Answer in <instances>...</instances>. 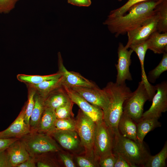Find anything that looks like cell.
I'll use <instances>...</instances> for the list:
<instances>
[{"instance_id": "3", "label": "cell", "mask_w": 167, "mask_h": 167, "mask_svg": "<svg viewBox=\"0 0 167 167\" xmlns=\"http://www.w3.org/2000/svg\"><path fill=\"white\" fill-rule=\"evenodd\" d=\"M113 152L125 158L135 167H143L151 155L143 142L124 137L119 132L115 134Z\"/></svg>"}, {"instance_id": "5", "label": "cell", "mask_w": 167, "mask_h": 167, "mask_svg": "<svg viewBox=\"0 0 167 167\" xmlns=\"http://www.w3.org/2000/svg\"><path fill=\"white\" fill-rule=\"evenodd\" d=\"M149 100L148 92L141 80L136 90L132 92L125 101L123 112L137 123L142 117L144 104Z\"/></svg>"}, {"instance_id": "19", "label": "cell", "mask_w": 167, "mask_h": 167, "mask_svg": "<svg viewBox=\"0 0 167 167\" xmlns=\"http://www.w3.org/2000/svg\"><path fill=\"white\" fill-rule=\"evenodd\" d=\"M148 49L155 54L167 52V32L160 33L156 31L147 39Z\"/></svg>"}, {"instance_id": "1", "label": "cell", "mask_w": 167, "mask_h": 167, "mask_svg": "<svg viewBox=\"0 0 167 167\" xmlns=\"http://www.w3.org/2000/svg\"><path fill=\"white\" fill-rule=\"evenodd\" d=\"M160 0H147L137 3L131 7L128 13L116 17L108 16L103 23L116 37L140 26L155 12V8Z\"/></svg>"}, {"instance_id": "26", "label": "cell", "mask_w": 167, "mask_h": 167, "mask_svg": "<svg viewBox=\"0 0 167 167\" xmlns=\"http://www.w3.org/2000/svg\"><path fill=\"white\" fill-rule=\"evenodd\" d=\"M61 76L58 72L48 75H30L19 74L17 78L19 81L27 84L28 85H36L44 81L58 78Z\"/></svg>"}, {"instance_id": "43", "label": "cell", "mask_w": 167, "mask_h": 167, "mask_svg": "<svg viewBox=\"0 0 167 167\" xmlns=\"http://www.w3.org/2000/svg\"><path fill=\"white\" fill-rule=\"evenodd\" d=\"M117 0L119 2H121L122 1V0Z\"/></svg>"}, {"instance_id": "24", "label": "cell", "mask_w": 167, "mask_h": 167, "mask_svg": "<svg viewBox=\"0 0 167 167\" xmlns=\"http://www.w3.org/2000/svg\"><path fill=\"white\" fill-rule=\"evenodd\" d=\"M57 119L55 110L45 107L36 132L43 133H48L53 127Z\"/></svg>"}, {"instance_id": "40", "label": "cell", "mask_w": 167, "mask_h": 167, "mask_svg": "<svg viewBox=\"0 0 167 167\" xmlns=\"http://www.w3.org/2000/svg\"><path fill=\"white\" fill-rule=\"evenodd\" d=\"M68 3L79 6H89L91 4L90 0H67Z\"/></svg>"}, {"instance_id": "13", "label": "cell", "mask_w": 167, "mask_h": 167, "mask_svg": "<svg viewBox=\"0 0 167 167\" xmlns=\"http://www.w3.org/2000/svg\"><path fill=\"white\" fill-rule=\"evenodd\" d=\"M63 87L71 101L96 124L103 121V111L101 108L91 104L72 88Z\"/></svg>"}, {"instance_id": "6", "label": "cell", "mask_w": 167, "mask_h": 167, "mask_svg": "<svg viewBox=\"0 0 167 167\" xmlns=\"http://www.w3.org/2000/svg\"><path fill=\"white\" fill-rule=\"evenodd\" d=\"M75 119V131L85 151H93L96 124L80 109Z\"/></svg>"}, {"instance_id": "37", "label": "cell", "mask_w": 167, "mask_h": 167, "mask_svg": "<svg viewBox=\"0 0 167 167\" xmlns=\"http://www.w3.org/2000/svg\"><path fill=\"white\" fill-rule=\"evenodd\" d=\"M115 154L116 156L117 159L114 167H135L122 156L118 155Z\"/></svg>"}, {"instance_id": "18", "label": "cell", "mask_w": 167, "mask_h": 167, "mask_svg": "<svg viewBox=\"0 0 167 167\" xmlns=\"http://www.w3.org/2000/svg\"><path fill=\"white\" fill-rule=\"evenodd\" d=\"M118 128L119 133L122 136L137 140L136 123L123 112L119 120Z\"/></svg>"}, {"instance_id": "9", "label": "cell", "mask_w": 167, "mask_h": 167, "mask_svg": "<svg viewBox=\"0 0 167 167\" xmlns=\"http://www.w3.org/2000/svg\"><path fill=\"white\" fill-rule=\"evenodd\" d=\"M156 93L149 109L143 113L142 118H158L167 111V81H164L155 86Z\"/></svg>"}, {"instance_id": "8", "label": "cell", "mask_w": 167, "mask_h": 167, "mask_svg": "<svg viewBox=\"0 0 167 167\" xmlns=\"http://www.w3.org/2000/svg\"><path fill=\"white\" fill-rule=\"evenodd\" d=\"M48 134L53 137L61 146L74 156L85 152L76 131H56Z\"/></svg>"}, {"instance_id": "15", "label": "cell", "mask_w": 167, "mask_h": 167, "mask_svg": "<svg viewBox=\"0 0 167 167\" xmlns=\"http://www.w3.org/2000/svg\"><path fill=\"white\" fill-rule=\"evenodd\" d=\"M26 104L14 122L6 129L0 131V138H22L31 132L29 125L24 121Z\"/></svg>"}, {"instance_id": "31", "label": "cell", "mask_w": 167, "mask_h": 167, "mask_svg": "<svg viewBox=\"0 0 167 167\" xmlns=\"http://www.w3.org/2000/svg\"><path fill=\"white\" fill-rule=\"evenodd\" d=\"M74 103L71 100L66 103L56 108L55 109V113L57 119L74 118V114L72 111Z\"/></svg>"}, {"instance_id": "38", "label": "cell", "mask_w": 167, "mask_h": 167, "mask_svg": "<svg viewBox=\"0 0 167 167\" xmlns=\"http://www.w3.org/2000/svg\"><path fill=\"white\" fill-rule=\"evenodd\" d=\"M19 139L17 138H0V152L6 150L11 144Z\"/></svg>"}, {"instance_id": "22", "label": "cell", "mask_w": 167, "mask_h": 167, "mask_svg": "<svg viewBox=\"0 0 167 167\" xmlns=\"http://www.w3.org/2000/svg\"><path fill=\"white\" fill-rule=\"evenodd\" d=\"M158 118L141 119L136 123L137 139L138 141L142 142L146 135L154 129L161 126Z\"/></svg>"}, {"instance_id": "39", "label": "cell", "mask_w": 167, "mask_h": 167, "mask_svg": "<svg viewBox=\"0 0 167 167\" xmlns=\"http://www.w3.org/2000/svg\"><path fill=\"white\" fill-rule=\"evenodd\" d=\"M0 167H12L6 150L0 152Z\"/></svg>"}, {"instance_id": "36", "label": "cell", "mask_w": 167, "mask_h": 167, "mask_svg": "<svg viewBox=\"0 0 167 167\" xmlns=\"http://www.w3.org/2000/svg\"><path fill=\"white\" fill-rule=\"evenodd\" d=\"M19 0H0V14H7L15 7Z\"/></svg>"}, {"instance_id": "12", "label": "cell", "mask_w": 167, "mask_h": 167, "mask_svg": "<svg viewBox=\"0 0 167 167\" xmlns=\"http://www.w3.org/2000/svg\"><path fill=\"white\" fill-rule=\"evenodd\" d=\"M128 49L122 43H119L118 63L115 65L117 71L115 83L118 84L125 83L126 80H132L129 67L131 63V56L133 51L131 49Z\"/></svg>"}, {"instance_id": "25", "label": "cell", "mask_w": 167, "mask_h": 167, "mask_svg": "<svg viewBox=\"0 0 167 167\" xmlns=\"http://www.w3.org/2000/svg\"><path fill=\"white\" fill-rule=\"evenodd\" d=\"M74 156L76 166L78 167H100L98 158L95 154L93 150L91 152L85 151L82 153Z\"/></svg>"}, {"instance_id": "7", "label": "cell", "mask_w": 167, "mask_h": 167, "mask_svg": "<svg viewBox=\"0 0 167 167\" xmlns=\"http://www.w3.org/2000/svg\"><path fill=\"white\" fill-rule=\"evenodd\" d=\"M115 133L103 120L96 124L93 148V151L98 158L113 152Z\"/></svg>"}, {"instance_id": "41", "label": "cell", "mask_w": 167, "mask_h": 167, "mask_svg": "<svg viewBox=\"0 0 167 167\" xmlns=\"http://www.w3.org/2000/svg\"><path fill=\"white\" fill-rule=\"evenodd\" d=\"M36 163L35 158L30 156L27 160L19 164L16 167H35L36 166Z\"/></svg>"}, {"instance_id": "20", "label": "cell", "mask_w": 167, "mask_h": 167, "mask_svg": "<svg viewBox=\"0 0 167 167\" xmlns=\"http://www.w3.org/2000/svg\"><path fill=\"white\" fill-rule=\"evenodd\" d=\"M71 100L62 86L52 92L45 99L44 105L45 107L55 110Z\"/></svg>"}, {"instance_id": "32", "label": "cell", "mask_w": 167, "mask_h": 167, "mask_svg": "<svg viewBox=\"0 0 167 167\" xmlns=\"http://www.w3.org/2000/svg\"><path fill=\"white\" fill-rule=\"evenodd\" d=\"M36 93L35 90L32 88L30 87L28 90V100L26 103L24 118L25 123L29 125L30 118L34 106V96Z\"/></svg>"}, {"instance_id": "33", "label": "cell", "mask_w": 167, "mask_h": 167, "mask_svg": "<svg viewBox=\"0 0 167 167\" xmlns=\"http://www.w3.org/2000/svg\"><path fill=\"white\" fill-rule=\"evenodd\" d=\"M146 0H128L121 7L111 11L108 16L116 17L122 15L126 14L129 8L134 5Z\"/></svg>"}, {"instance_id": "21", "label": "cell", "mask_w": 167, "mask_h": 167, "mask_svg": "<svg viewBox=\"0 0 167 167\" xmlns=\"http://www.w3.org/2000/svg\"><path fill=\"white\" fill-rule=\"evenodd\" d=\"M28 85L45 99L52 92L62 87V76L59 78L45 81L36 85Z\"/></svg>"}, {"instance_id": "30", "label": "cell", "mask_w": 167, "mask_h": 167, "mask_svg": "<svg viewBox=\"0 0 167 167\" xmlns=\"http://www.w3.org/2000/svg\"><path fill=\"white\" fill-rule=\"evenodd\" d=\"M75 121L74 118L57 119L54 126L48 133L56 131H75Z\"/></svg>"}, {"instance_id": "34", "label": "cell", "mask_w": 167, "mask_h": 167, "mask_svg": "<svg viewBox=\"0 0 167 167\" xmlns=\"http://www.w3.org/2000/svg\"><path fill=\"white\" fill-rule=\"evenodd\" d=\"M116 159V156L113 152L105 154L99 158V166L101 167H114Z\"/></svg>"}, {"instance_id": "16", "label": "cell", "mask_w": 167, "mask_h": 167, "mask_svg": "<svg viewBox=\"0 0 167 167\" xmlns=\"http://www.w3.org/2000/svg\"><path fill=\"white\" fill-rule=\"evenodd\" d=\"M129 48L132 50L137 54L140 61L141 70V80L145 85L148 92L149 97V101H152L154 95L156 93V89L155 86L152 85L148 81L147 76L145 72L144 66L145 57L148 49L147 40L137 43L131 44Z\"/></svg>"}, {"instance_id": "23", "label": "cell", "mask_w": 167, "mask_h": 167, "mask_svg": "<svg viewBox=\"0 0 167 167\" xmlns=\"http://www.w3.org/2000/svg\"><path fill=\"white\" fill-rule=\"evenodd\" d=\"M35 104L29 120L31 132L37 131L44 110L45 99L36 93L34 96Z\"/></svg>"}, {"instance_id": "28", "label": "cell", "mask_w": 167, "mask_h": 167, "mask_svg": "<svg viewBox=\"0 0 167 167\" xmlns=\"http://www.w3.org/2000/svg\"><path fill=\"white\" fill-rule=\"evenodd\" d=\"M167 158V141L165 143L161 151L154 156H149L144 167H165Z\"/></svg>"}, {"instance_id": "29", "label": "cell", "mask_w": 167, "mask_h": 167, "mask_svg": "<svg viewBox=\"0 0 167 167\" xmlns=\"http://www.w3.org/2000/svg\"><path fill=\"white\" fill-rule=\"evenodd\" d=\"M163 54L162 58L158 65L148 73L147 78L149 83H155L161 74L167 70V52Z\"/></svg>"}, {"instance_id": "42", "label": "cell", "mask_w": 167, "mask_h": 167, "mask_svg": "<svg viewBox=\"0 0 167 167\" xmlns=\"http://www.w3.org/2000/svg\"><path fill=\"white\" fill-rule=\"evenodd\" d=\"M55 165L47 161H39L37 163V166L38 167H50L55 166Z\"/></svg>"}, {"instance_id": "17", "label": "cell", "mask_w": 167, "mask_h": 167, "mask_svg": "<svg viewBox=\"0 0 167 167\" xmlns=\"http://www.w3.org/2000/svg\"><path fill=\"white\" fill-rule=\"evenodd\" d=\"M12 167H15L27 160L30 155L22 140L20 139L6 150Z\"/></svg>"}, {"instance_id": "14", "label": "cell", "mask_w": 167, "mask_h": 167, "mask_svg": "<svg viewBox=\"0 0 167 167\" xmlns=\"http://www.w3.org/2000/svg\"><path fill=\"white\" fill-rule=\"evenodd\" d=\"M58 72L62 76L63 86L71 88L75 87H93L97 85L79 73L68 71L63 65L61 54H58Z\"/></svg>"}, {"instance_id": "4", "label": "cell", "mask_w": 167, "mask_h": 167, "mask_svg": "<svg viewBox=\"0 0 167 167\" xmlns=\"http://www.w3.org/2000/svg\"><path fill=\"white\" fill-rule=\"evenodd\" d=\"M22 138L30 156L34 158L39 155L62 150L55 140L46 133L32 132Z\"/></svg>"}, {"instance_id": "27", "label": "cell", "mask_w": 167, "mask_h": 167, "mask_svg": "<svg viewBox=\"0 0 167 167\" xmlns=\"http://www.w3.org/2000/svg\"><path fill=\"white\" fill-rule=\"evenodd\" d=\"M155 10L159 15L157 31L160 33L167 32V0H160Z\"/></svg>"}, {"instance_id": "10", "label": "cell", "mask_w": 167, "mask_h": 167, "mask_svg": "<svg viewBox=\"0 0 167 167\" xmlns=\"http://www.w3.org/2000/svg\"><path fill=\"white\" fill-rule=\"evenodd\" d=\"M155 13L140 26L127 32L128 41L125 46L126 48L128 49L129 45L132 44L147 40L152 33L157 31L159 15L155 10Z\"/></svg>"}, {"instance_id": "2", "label": "cell", "mask_w": 167, "mask_h": 167, "mask_svg": "<svg viewBox=\"0 0 167 167\" xmlns=\"http://www.w3.org/2000/svg\"><path fill=\"white\" fill-rule=\"evenodd\" d=\"M103 89L109 101L107 109L103 112V121L115 133L118 132V124L123 113L124 102L132 92L126 83L118 84L110 82Z\"/></svg>"}, {"instance_id": "11", "label": "cell", "mask_w": 167, "mask_h": 167, "mask_svg": "<svg viewBox=\"0 0 167 167\" xmlns=\"http://www.w3.org/2000/svg\"><path fill=\"white\" fill-rule=\"evenodd\" d=\"M91 104L101 108L103 112L107 109L109 99L105 91L97 86L75 87L71 88Z\"/></svg>"}, {"instance_id": "35", "label": "cell", "mask_w": 167, "mask_h": 167, "mask_svg": "<svg viewBox=\"0 0 167 167\" xmlns=\"http://www.w3.org/2000/svg\"><path fill=\"white\" fill-rule=\"evenodd\" d=\"M60 158L65 167H75L76 165L74 159V155L67 152L59 151Z\"/></svg>"}]
</instances>
